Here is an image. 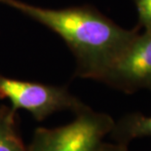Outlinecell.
Listing matches in <instances>:
<instances>
[{"label":"cell","mask_w":151,"mask_h":151,"mask_svg":"<svg viewBox=\"0 0 151 151\" xmlns=\"http://www.w3.org/2000/svg\"><path fill=\"white\" fill-rule=\"evenodd\" d=\"M99 82L125 94L151 91V30L137 34Z\"/></svg>","instance_id":"277c9868"},{"label":"cell","mask_w":151,"mask_h":151,"mask_svg":"<svg viewBox=\"0 0 151 151\" xmlns=\"http://www.w3.org/2000/svg\"><path fill=\"white\" fill-rule=\"evenodd\" d=\"M17 111L11 106H0V151H28L22 141Z\"/></svg>","instance_id":"8992f818"},{"label":"cell","mask_w":151,"mask_h":151,"mask_svg":"<svg viewBox=\"0 0 151 151\" xmlns=\"http://www.w3.org/2000/svg\"><path fill=\"white\" fill-rule=\"evenodd\" d=\"M0 99L10 101L14 110H25L36 121H43L60 111L77 114L88 107L66 86L18 80L0 74Z\"/></svg>","instance_id":"3957f363"},{"label":"cell","mask_w":151,"mask_h":151,"mask_svg":"<svg viewBox=\"0 0 151 151\" xmlns=\"http://www.w3.org/2000/svg\"><path fill=\"white\" fill-rule=\"evenodd\" d=\"M109 134L114 142L126 146L136 139L151 137V116L140 112L128 113L114 122Z\"/></svg>","instance_id":"5b68a950"},{"label":"cell","mask_w":151,"mask_h":151,"mask_svg":"<svg viewBox=\"0 0 151 151\" xmlns=\"http://www.w3.org/2000/svg\"><path fill=\"white\" fill-rule=\"evenodd\" d=\"M139 15V25L144 30H151V0H134Z\"/></svg>","instance_id":"52a82bcc"},{"label":"cell","mask_w":151,"mask_h":151,"mask_svg":"<svg viewBox=\"0 0 151 151\" xmlns=\"http://www.w3.org/2000/svg\"><path fill=\"white\" fill-rule=\"evenodd\" d=\"M45 25L65 41L76 60L75 76L99 81L126 50L137 29H125L92 6L47 9L20 0H0Z\"/></svg>","instance_id":"6da1fadb"},{"label":"cell","mask_w":151,"mask_h":151,"mask_svg":"<svg viewBox=\"0 0 151 151\" xmlns=\"http://www.w3.org/2000/svg\"><path fill=\"white\" fill-rule=\"evenodd\" d=\"M114 122L110 115L88 106L65 126L37 128L28 151H97Z\"/></svg>","instance_id":"7a4b0ae2"},{"label":"cell","mask_w":151,"mask_h":151,"mask_svg":"<svg viewBox=\"0 0 151 151\" xmlns=\"http://www.w3.org/2000/svg\"><path fill=\"white\" fill-rule=\"evenodd\" d=\"M97 151H129V149H128V146L126 145H122V144H119L116 142L109 143L104 141L99 145Z\"/></svg>","instance_id":"ba28073f"}]
</instances>
